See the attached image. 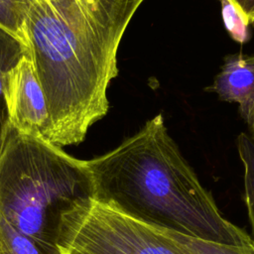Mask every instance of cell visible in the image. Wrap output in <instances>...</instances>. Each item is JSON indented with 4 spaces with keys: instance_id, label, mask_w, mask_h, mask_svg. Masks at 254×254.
I'll use <instances>...</instances> for the list:
<instances>
[{
    "instance_id": "cell-1",
    "label": "cell",
    "mask_w": 254,
    "mask_h": 254,
    "mask_svg": "<svg viewBox=\"0 0 254 254\" xmlns=\"http://www.w3.org/2000/svg\"><path fill=\"white\" fill-rule=\"evenodd\" d=\"M144 1L27 0L28 54L48 102V142L77 145L107 114L118 48Z\"/></svg>"
},
{
    "instance_id": "cell-2",
    "label": "cell",
    "mask_w": 254,
    "mask_h": 254,
    "mask_svg": "<svg viewBox=\"0 0 254 254\" xmlns=\"http://www.w3.org/2000/svg\"><path fill=\"white\" fill-rule=\"evenodd\" d=\"M95 201L150 226L231 246L251 236L225 217L170 136L162 113L113 150L85 160Z\"/></svg>"
},
{
    "instance_id": "cell-3",
    "label": "cell",
    "mask_w": 254,
    "mask_h": 254,
    "mask_svg": "<svg viewBox=\"0 0 254 254\" xmlns=\"http://www.w3.org/2000/svg\"><path fill=\"white\" fill-rule=\"evenodd\" d=\"M91 196L85 160L10 127L0 149V215L43 254H61L57 238L63 213Z\"/></svg>"
},
{
    "instance_id": "cell-4",
    "label": "cell",
    "mask_w": 254,
    "mask_h": 254,
    "mask_svg": "<svg viewBox=\"0 0 254 254\" xmlns=\"http://www.w3.org/2000/svg\"><path fill=\"white\" fill-rule=\"evenodd\" d=\"M57 245L61 254H254V245H223L156 228L91 197L63 213Z\"/></svg>"
},
{
    "instance_id": "cell-5",
    "label": "cell",
    "mask_w": 254,
    "mask_h": 254,
    "mask_svg": "<svg viewBox=\"0 0 254 254\" xmlns=\"http://www.w3.org/2000/svg\"><path fill=\"white\" fill-rule=\"evenodd\" d=\"M4 100L12 129L46 140L49 107L28 50L4 74Z\"/></svg>"
},
{
    "instance_id": "cell-6",
    "label": "cell",
    "mask_w": 254,
    "mask_h": 254,
    "mask_svg": "<svg viewBox=\"0 0 254 254\" xmlns=\"http://www.w3.org/2000/svg\"><path fill=\"white\" fill-rule=\"evenodd\" d=\"M226 102L238 103V112L254 139V55L241 53L224 57L212 83L204 88Z\"/></svg>"
},
{
    "instance_id": "cell-7",
    "label": "cell",
    "mask_w": 254,
    "mask_h": 254,
    "mask_svg": "<svg viewBox=\"0 0 254 254\" xmlns=\"http://www.w3.org/2000/svg\"><path fill=\"white\" fill-rule=\"evenodd\" d=\"M27 50L15 37L0 28V149L10 129L4 100V74Z\"/></svg>"
},
{
    "instance_id": "cell-8",
    "label": "cell",
    "mask_w": 254,
    "mask_h": 254,
    "mask_svg": "<svg viewBox=\"0 0 254 254\" xmlns=\"http://www.w3.org/2000/svg\"><path fill=\"white\" fill-rule=\"evenodd\" d=\"M236 146L244 168V198L254 242V139L245 132L238 135Z\"/></svg>"
},
{
    "instance_id": "cell-9",
    "label": "cell",
    "mask_w": 254,
    "mask_h": 254,
    "mask_svg": "<svg viewBox=\"0 0 254 254\" xmlns=\"http://www.w3.org/2000/svg\"><path fill=\"white\" fill-rule=\"evenodd\" d=\"M26 11L27 0H0V28L28 49Z\"/></svg>"
},
{
    "instance_id": "cell-10",
    "label": "cell",
    "mask_w": 254,
    "mask_h": 254,
    "mask_svg": "<svg viewBox=\"0 0 254 254\" xmlns=\"http://www.w3.org/2000/svg\"><path fill=\"white\" fill-rule=\"evenodd\" d=\"M0 254H43L38 245L0 215Z\"/></svg>"
},
{
    "instance_id": "cell-11",
    "label": "cell",
    "mask_w": 254,
    "mask_h": 254,
    "mask_svg": "<svg viewBox=\"0 0 254 254\" xmlns=\"http://www.w3.org/2000/svg\"><path fill=\"white\" fill-rule=\"evenodd\" d=\"M224 27L232 40L243 45L250 38L251 24L233 0H219Z\"/></svg>"
},
{
    "instance_id": "cell-12",
    "label": "cell",
    "mask_w": 254,
    "mask_h": 254,
    "mask_svg": "<svg viewBox=\"0 0 254 254\" xmlns=\"http://www.w3.org/2000/svg\"><path fill=\"white\" fill-rule=\"evenodd\" d=\"M235 4L244 13L247 20L251 24H254V0H233Z\"/></svg>"
}]
</instances>
